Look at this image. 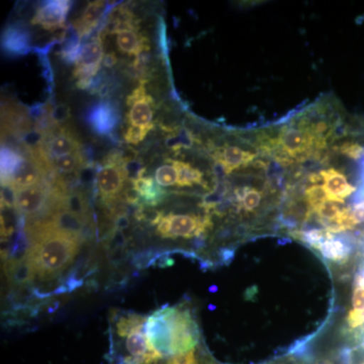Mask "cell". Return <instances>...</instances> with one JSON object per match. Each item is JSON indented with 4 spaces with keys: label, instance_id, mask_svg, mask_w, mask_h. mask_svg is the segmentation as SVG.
Listing matches in <instances>:
<instances>
[{
    "label": "cell",
    "instance_id": "cell-20",
    "mask_svg": "<svg viewBox=\"0 0 364 364\" xmlns=\"http://www.w3.org/2000/svg\"><path fill=\"white\" fill-rule=\"evenodd\" d=\"M53 169L57 174H71L73 172L85 167V158L81 155L80 151L65 155L51 161Z\"/></svg>",
    "mask_w": 364,
    "mask_h": 364
},
{
    "label": "cell",
    "instance_id": "cell-31",
    "mask_svg": "<svg viewBox=\"0 0 364 364\" xmlns=\"http://www.w3.org/2000/svg\"><path fill=\"white\" fill-rule=\"evenodd\" d=\"M16 195L18 191L9 182L1 183V207L2 208H16Z\"/></svg>",
    "mask_w": 364,
    "mask_h": 364
},
{
    "label": "cell",
    "instance_id": "cell-35",
    "mask_svg": "<svg viewBox=\"0 0 364 364\" xmlns=\"http://www.w3.org/2000/svg\"><path fill=\"white\" fill-rule=\"evenodd\" d=\"M342 152L352 159H358L363 154L364 150L358 144L347 143L342 147Z\"/></svg>",
    "mask_w": 364,
    "mask_h": 364
},
{
    "label": "cell",
    "instance_id": "cell-3",
    "mask_svg": "<svg viewBox=\"0 0 364 364\" xmlns=\"http://www.w3.org/2000/svg\"><path fill=\"white\" fill-rule=\"evenodd\" d=\"M210 226L212 222L208 218L170 214L163 215L157 225V234L166 239H191L205 233Z\"/></svg>",
    "mask_w": 364,
    "mask_h": 364
},
{
    "label": "cell",
    "instance_id": "cell-29",
    "mask_svg": "<svg viewBox=\"0 0 364 364\" xmlns=\"http://www.w3.org/2000/svg\"><path fill=\"white\" fill-rule=\"evenodd\" d=\"M306 196L313 210H315L321 203L329 200L327 191L324 186H313L312 188L306 189Z\"/></svg>",
    "mask_w": 364,
    "mask_h": 364
},
{
    "label": "cell",
    "instance_id": "cell-15",
    "mask_svg": "<svg viewBox=\"0 0 364 364\" xmlns=\"http://www.w3.org/2000/svg\"><path fill=\"white\" fill-rule=\"evenodd\" d=\"M117 35V48L124 54L139 57L150 50L149 41L139 33L138 28H124Z\"/></svg>",
    "mask_w": 364,
    "mask_h": 364
},
{
    "label": "cell",
    "instance_id": "cell-6",
    "mask_svg": "<svg viewBox=\"0 0 364 364\" xmlns=\"http://www.w3.org/2000/svg\"><path fill=\"white\" fill-rule=\"evenodd\" d=\"M127 105L130 107V111L127 114V121L130 126L151 127L153 124L154 116V100L147 95L145 81L134 90L131 95L127 98Z\"/></svg>",
    "mask_w": 364,
    "mask_h": 364
},
{
    "label": "cell",
    "instance_id": "cell-13",
    "mask_svg": "<svg viewBox=\"0 0 364 364\" xmlns=\"http://www.w3.org/2000/svg\"><path fill=\"white\" fill-rule=\"evenodd\" d=\"M46 222L48 223L50 227L57 230V231L80 237L88 220L83 219V218L73 214L70 210L60 207L52 215L51 219Z\"/></svg>",
    "mask_w": 364,
    "mask_h": 364
},
{
    "label": "cell",
    "instance_id": "cell-23",
    "mask_svg": "<svg viewBox=\"0 0 364 364\" xmlns=\"http://www.w3.org/2000/svg\"><path fill=\"white\" fill-rule=\"evenodd\" d=\"M223 157H224V161L222 163L224 164L225 169H226V172H230L232 169L245 164L248 160L251 159L248 157L253 156L236 146H230V147L225 148Z\"/></svg>",
    "mask_w": 364,
    "mask_h": 364
},
{
    "label": "cell",
    "instance_id": "cell-1",
    "mask_svg": "<svg viewBox=\"0 0 364 364\" xmlns=\"http://www.w3.org/2000/svg\"><path fill=\"white\" fill-rule=\"evenodd\" d=\"M30 234L32 244L28 256L36 274L42 279L59 274L77 255L80 237L57 231L46 221L33 225Z\"/></svg>",
    "mask_w": 364,
    "mask_h": 364
},
{
    "label": "cell",
    "instance_id": "cell-14",
    "mask_svg": "<svg viewBox=\"0 0 364 364\" xmlns=\"http://www.w3.org/2000/svg\"><path fill=\"white\" fill-rule=\"evenodd\" d=\"M107 9L105 1H92L87 4L80 18L73 23V28L78 33L80 39L87 37L93 32L107 13Z\"/></svg>",
    "mask_w": 364,
    "mask_h": 364
},
{
    "label": "cell",
    "instance_id": "cell-24",
    "mask_svg": "<svg viewBox=\"0 0 364 364\" xmlns=\"http://www.w3.org/2000/svg\"><path fill=\"white\" fill-rule=\"evenodd\" d=\"M155 181L163 188L176 186L178 181V171L176 167L172 163L161 165L155 172Z\"/></svg>",
    "mask_w": 364,
    "mask_h": 364
},
{
    "label": "cell",
    "instance_id": "cell-7",
    "mask_svg": "<svg viewBox=\"0 0 364 364\" xmlns=\"http://www.w3.org/2000/svg\"><path fill=\"white\" fill-rule=\"evenodd\" d=\"M44 150L50 162L80 151L77 136L70 130L56 126L46 133Z\"/></svg>",
    "mask_w": 364,
    "mask_h": 364
},
{
    "label": "cell",
    "instance_id": "cell-19",
    "mask_svg": "<svg viewBox=\"0 0 364 364\" xmlns=\"http://www.w3.org/2000/svg\"><path fill=\"white\" fill-rule=\"evenodd\" d=\"M61 207L83 219H90V208L82 191H72L69 195L67 193L61 202Z\"/></svg>",
    "mask_w": 364,
    "mask_h": 364
},
{
    "label": "cell",
    "instance_id": "cell-9",
    "mask_svg": "<svg viewBox=\"0 0 364 364\" xmlns=\"http://www.w3.org/2000/svg\"><path fill=\"white\" fill-rule=\"evenodd\" d=\"M70 7V2L65 0L46 1L38 9L32 23L49 31L63 28Z\"/></svg>",
    "mask_w": 364,
    "mask_h": 364
},
{
    "label": "cell",
    "instance_id": "cell-26",
    "mask_svg": "<svg viewBox=\"0 0 364 364\" xmlns=\"http://www.w3.org/2000/svg\"><path fill=\"white\" fill-rule=\"evenodd\" d=\"M191 143H193V139H191V133L186 129H182L176 133H170L165 140L166 147L174 151L181 149V148H189Z\"/></svg>",
    "mask_w": 364,
    "mask_h": 364
},
{
    "label": "cell",
    "instance_id": "cell-17",
    "mask_svg": "<svg viewBox=\"0 0 364 364\" xmlns=\"http://www.w3.org/2000/svg\"><path fill=\"white\" fill-rule=\"evenodd\" d=\"M6 274L13 284L23 286L32 282L36 272L30 258L26 255L23 259L16 262L9 261L6 264Z\"/></svg>",
    "mask_w": 364,
    "mask_h": 364
},
{
    "label": "cell",
    "instance_id": "cell-30",
    "mask_svg": "<svg viewBox=\"0 0 364 364\" xmlns=\"http://www.w3.org/2000/svg\"><path fill=\"white\" fill-rule=\"evenodd\" d=\"M136 219L138 221L147 222L151 225H158L161 221L162 214L147 205H141L136 212Z\"/></svg>",
    "mask_w": 364,
    "mask_h": 364
},
{
    "label": "cell",
    "instance_id": "cell-28",
    "mask_svg": "<svg viewBox=\"0 0 364 364\" xmlns=\"http://www.w3.org/2000/svg\"><path fill=\"white\" fill-rule=\"evenodd\" d=\"M154 128V126L151 127H134L130 126L127 129L126 133H124V141L132 145H136L140 142H142L146 136L149 134V132Z\"/></svg>",
    "mask_w": 364,
    "mask_h": 364
},
{
    "label": "cell",
    "instance_id": "cell-2",
    "mask_svg": "<svg viewBox=\"0 0 364 364\" xmlns=\"http://www.w3.org/2000/svg\"><path fill=\"white\" fill-rule=\"evenodd\" d=\"M145 332L153 348L162 358L182 353L193 336L191 318L178 306H164L153 313L147 318Z\"/></svg>",
    "mask_w": 364,
    "mask_h": 364
},
{
    "label": "cell",
    "instance_id": "cell-18",
    "mask_svg": "<svg viewBox=\"0 0 364 364\" xmlns=\"http://www.w3.org/2000/svg\"><path fill=\"white\" fill-rule=\"evenodd\" d=\"M318 250L327 259L335 261V262H344L348 258L351 248L348 247L344 242L337 240L332 237L326 240Z\"/></svg>",
    "mask_w": 364,
    "mask_h": 364
},
{
    "label": "cell",
    "instance_id": "cell-37",
    "mask_svg": "<svg viewBox=\"0 0 364 364\" xmlns=\"http://www.w3.org/2000/svg\"><path fill=\"white\" fill-rule=\"evenodd\" d=\"M124 196L126 202L130 203V205H138V207L143 205L142 196L134 188L124 191Z\"/></svg>",
    "mask_w": 364,
    "mask_h": 364
},
{
    "label": "cell",
    "instance_id": "cell-4",
    "mask_svg": "<svg viewBox=\"0 0 364 364\" xmlns=\"http://www.w3.org/2000/svg\"><path fill=\"white\" fill-rule=\"evenodd\" d=\"M104 58V47L100 36L82 46L74 70L79 88L85 90L92 86V79L100 71Z\"/></svg>",
    "mask_w": 364,
    "mask_h": 364
},
{
    "label": "cell",
    "instance_id": "cell-33",
    "mask_svg": "<svg viewBox=\"0 0 364 364\" xmlns=\"http://www.w3.org/2000/svg\"><path fill=\"white\" fill-rule=\"evenodd\" d=\"M241 200L243 203L244 208L248 212H252L255 208L259 207L261 203L260 193L256 189H248V191H244Z\"/></svg>",
    "mask_w": 364,
    "mask_h": 364
},
{
    "label": "cell",
    "instance_id": "cell-12",
    "mask_svg": "<svg viewBox=\"0 0 364 364\" xmlns=\"http://www.w3.org/2000/svg\"><path fill=\"white\" fill-rule=\"evenodd\" d=\"M324 181V188L329 200L343 203L344 200L355 191V188L347 181L344 174L334 169L327 170L321 173Z\"/></svg>",
    "mask_w": 364,
    "mask_h": 364
},
{
    "label": "cell",
    "instance_id": "cell-25",
    "mask_svg": "<svg viewBox=\"0 0 364 364\" xmlns=\"http://www.w3.org/2000/svg\"><path fill=\"white\" fill-rule=\"evenodd\" d=\"M122 166H123L127 181H131L132 183L143 177L145 172V167L143 166L142 162L134 156H122Z\"/></svg>",
    "mask_w": 364,
    "mask_h": 364
},
{
    "label": "cell",
    "instance_id": "cell-40",
    "mask_svg": "<svg viewBox=\"0 0 364 364\" xmlns=\"http://www.w3.org/2000/svg\"><path fill=\"white\" fill-rule=\"evenodd\" d=\"M117 58L114 53H109L105 55L104 61H102V65L107 67V68H111V67L116 65Z\"/></svg>",
    "mask_w": 364,
    "mask_h": 364
},
{
    "label": "cell",
    "instance_id": "cell-8",
    "mask_svg": "<svg viewBox=\"0 0 364 364\" xmlns=\"http://www.w3.org/2000/svg\"><path fill=\"white\" fill-rule=\"evenodd\" d=\"M51 193L49 184L44 182L32 188L21 189L16 195V210L25 217H37L44 212Z\"/></svg>",
    "mask_w": 364,
    "mask_h": 364
},
{
    "label": "cell",
    "instance_id": "cell-10",
    "mask_svg": "<svg viewBox=\"0 0 364 364\" xmlns=\"http://www.w3.org/2000/svg\"><path fill=\"white\" fill-rule=\"evenodd\" d=\"M86 121L98 135H109L119 123V112L111 102H100L92 105Z\"/></svg>",
    "mask_w": 364,
    "mask_h": 364
},
{
    "label": "cell",
    "instance_id": "cell-27",
    "mask_svg": "<svg viewBox=\"0 0 364 364\" xmlns=\"http://www.w3.org/2000/svg\"><path fill=\"white\" fill-rule=\"evenodd\" d=\"M282 144L287 150L291 152H296L303 148L304 144L306 142L305 135L301 131L291 130L287 131L282 138Z\"/></svg>",
    "mask_w": 364,
    "mask_h": 364
},
{
    "label": "cell",
    "instance_id": "cell-41",
    "mask_svg": "<svg viewBox=\"0 0 364 364\" xmlns=\"http://www.w3.org/2000/svg\"><path fill=\"white\" fill-rule=\"evenodd\" d=\"M356 286L364 287V267L361 272L356 277Z\"/></svg>",
    "mask_w": 364,
    "mask_h": 364
},
{
    "label": "cell",
    "instance_id": "cell-43",
    "mask_svg": "<svg viewBox=\"0 0 364 364\" xmlns=\"http://www.w3.org/2000/svg\"><path fill=\"white\" fill-rule=\"evenodd\" d=\"M363 154H364V153H363Z\"/></svg>",
    "mask_w": 364,
    "mask_h": 364
},
{
    "label": "cell",
    "instance_id": "cell-32",
    "mask_svg": "<svg viewBox=\"0 0 364 364\" xmlns=\"http://www.w3.org/2000/svg\"><path fill=\"white\" fill-rule=\"evenodd\" d=\"M47 107L48 111H49L50 117H51L53 124L55 126H60V124H63L70 117V109L65 105H59L54 107Z\"/></svg>",
    "mask_w": 364,
    "mask_h": 364
},
{
    "label": "cell",
    "instance_id": "cell-39",
    "mask_svg": "<svg viewBox=\"0 0 364 364\" xmlns=\"http://www.w3.org/2000/svg\"><path fill=\"white\" fill-rule=\"evenodd\" d=\"M131 222L127 214H119L116 215V220H114V230L117 231H123L127 228L130 226Z\"/></svg>",
    "mask_w": 364,
    "mask_h": 364
},
{
    "label": "cell",
    "instance_id": "cell-5",
    "mask_svg": "<svg viewBox=\"0 0 364 364\" xmlns=\"http://www.w3.org/2000/svg\"><path fill=\"white\" fill-rule=\"evenodd\" d=\"M126 176L122 166V155L109 156L97 171V188L102 200L111 202L123 191Z\"/></svg>",
    "mask_w": 364,
    "mask_h": 364
},
{
    "label": "cell",
    "instance_id": "cell-42",
    "mask_svg": "<svg viewBox=\"0 0 364 364\" xmlns=\"http://www.w3.org/2000/svg\"><path fill=\"white\" fill-rule=\"evenodd\" d=\"M359 364H364V361H363V363H359Z\"/></svg>",
    "mask_w": 364,
    "mask_h": 364
},
{
    "label": "cell",
    "instance_id": "cell-38",
    "mask_svg": "<svg viewBox=\"0 0 364 364\" xmlns=\"http://www.w3.org/2000/svg\"><path fill=\"white\" fill-rule=\"evenodd\" d=\"M351 219L354 225L364 223V200L356 203L353 208H352Z\"/></svg>",
    "mask_w": 364,
    "mask_h": 364
},
{
    "label": "cell",
    "instance_id": "cell-16",
    "mask_svg": "<svg viewBox=\"0 0 364 364\" xmlns=\"http://www.w3.org/2000/svg\"><path fill=\"white\" fill-rule=\"evenodd\" d=\"M133 188L142 196L143 205L155 207L161 202L164 191L152 177H141L133 182Z\"/></svg>",
    "mask_w": 364,
    "mask_h": 364
},
{
    "label": "cell",
    "instance_id": "cell-22",
    "mask_svg": "<svg viewBox=\"0 0 364 364\" xmlns=\"http://www.w3.org/2000/svg\"><path fill=\"white\" fill-rule=\"evenodd\" d=\"M23 160L20 153L6 146L1 147V181H6Z\"/></svg>",
    "mask_w": 364,
    "mask_h": 364
},
{
    "label": "cell",
    "instance_id": "cell-21",
    "mask_svg": "<svg viewBox=\"0 0 364 364\" xmlns=\"http://www.w3.org/2000/svg\"><path fill=\"white\" fill-rule=\"evenodd\" d=\"M171 163L178 171L177 184L179 186H191L193 184H198L202 182L203 174L200 170L191 166L188 163L174 161V160H172Z\"/></svg>",
    "mask_w": 364,
    "mask_h": 364
},
{
    "label": "cell",
    "instance_id": "cell-11",
    "mask_svg": "<svg viewBox=\"0 0 364 364\" xmlns=\"http://www.w3.org/2000/svg\"><path fill=\"white\" fill-rule=\"evenodd\" d=\"M2 48L14 56L28 54L31 51V36L26 26L21 23L7 26L2 35Z\"/></svg>",
    "mask_w": 364,
    "mask_h": 364
},
{
    "label": "cell",
    "instance_id": "cell-36",
    "mask_svg": "<svg viewBox=\"0 0 364 364\" xmlns=\"http://www.w3.org/2000/svg\"><path fill=\"white\" fill-rule=\"evenodd\" d=\"M347 323H348L350 329H358L364 325V313L355 312L350 311L347 317Z\"/></svg>",
    "mask_w": 364,
    "mask_h": 364
},
{
    "label": "cell",
    "instance_id": "cell-34",
    "mask_svg": "<svg viewBox=\"0 0 364 364\" xmlns=\"http://www.w3.org/2000/svg\"><path fill=\"white\" fill-rule=\"evenodd\" d=\"M352 311L364 313V287L356 286L352 296Z\"/></svg>",
    "mask_w": 364,
    "mask_h": 364
}]
</instances>
